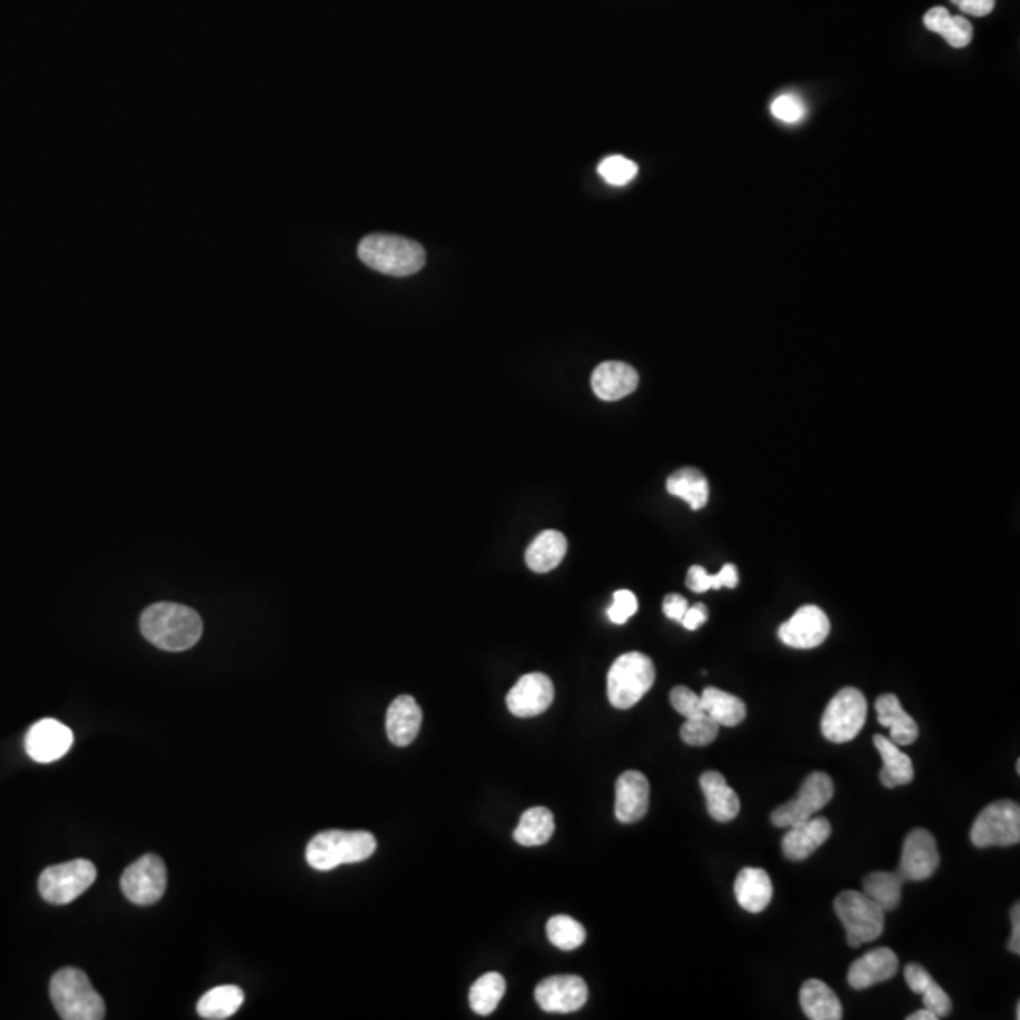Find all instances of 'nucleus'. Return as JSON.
<instances>
[{
  "mask_svg": "<svg viewBox=\"0 0 1020 1020\" xmlns=\"http://www.w3.org/2000/svg\"><path fill=\"white\" fill-rule=\"evenodd\" d=\"M833 908L845 928L849 945L856 949L881 938L884 930V911L864 892L845 890L835 898Z\"/></svg>",
  "mask_w": 1020,
  "mask_h": 1020,
  "instance_id": "6",
  "label": "nucleus"
},
{
  "mask_svg": "<svg viewBox=\"0 0 1020 1020\" xmlns=\"http://www.w3.org/2000/svg\"><path fill=\"white\" fill-rule=\"evenodd\" d=\"M735 900L749 913H762L773 900V883L768 871L745 868L735 879Z\"/></svg>",
  "mask_w": 1020,
  "mask_h": 1020,
  "instance_id": "24",
  "label": "nucleus"
},
{
  "mask_svg": "<svg viewBox=\"0 0 1020 1020\" xmlns=\"http://www.w3.org/2000/svg\"><path fill=\"white\" fill-rule=\"evenodd\" d=\"M707 811L716 822H732L741 811V802L735 790L727 784L719 771H705L700 779Z\"/></svg>",
  "mask_w": 1020,
  "mask_h": 1020,
  "instance_id": "23",
  "label": "nucleus"
},
{
  "mask_svg": "<svg viewBox=\"0 0 1020 1020\" xmlns=\"http://www.w3.org/2000/svg\"><path fill=\"white\" fill-rule=\"evenodd\" d=\"M900 960L895 952L887 947L875 949V951L865 952L864 957L858 958L852 962L846 981L854 990H865L884 983L898 973Z\"/></svg>",
  "mask_w": 1020,
  "mask_h": 1020,
  "instance_id": "18",
  "label": "nucleus"
},
{
  "mask_svg": "<svg viewBox=\"0 0 1020 1020\" xmlns=\"http://www.w3.org/2000/svg\"><path fill=\"white\" fill-rule=\"evenodd\" d=\"M924 26L928 31L938 32L945 38L947 44L957 50L970 46L971 38H973V27L970 21L962 16H951L943 7L932 8L924 16Z\"/></svg>",
  "mask_w": 1020,
  "mask_h": 1020,
  "instance_id": "29",
  "label": "nucleus"
},
{
  "mask_svg": "<svg viewBox=\"0 0 1020 1020\" xmlns=\"http://www.w3.org/2000/svg\"><path fill=\"white\" fill-rule=\"evenodd\" d=\"M873 745L883 757V770L879 773L883 786L895 789V786H903L913 781V762L908 754L900 751V746L895 745L894 741H890L884 735H875Z\"/></svg>",
  "mask_w": 1020,
  "mask_h": 1020,
  "instance_id": "26",
  "label": "nucleus"
},
{
  "mask_svg": "<svg viewBox=\"0 0 1020 1020\" xmlns=\"http://www.w3.org/2000/svg\"><path fill=\"white\" fill-rule=\"evenodd\" d=\"M357 256L369 269L389 276L416 275L426 265V251L418 242L378 232L359 242Z\"/></svg>",
  "mask_w": 1020,
  "mask_h": 1020,
  "instance_id": "2",
  "label": "nucleus"
},
{
  "mask_svg": "<svg viewBox=\"0 0 1020 1020\" xmlns=\"http://www.w3.org/2000/svg\"><path fill=\"white\" fill-rule=\"evenodd\" d=\"M505 989H507V983H505L502 973L489 971L471 987V1009L476 1014H483V1017L494 1013L499 1002H502L503 996H505Z\"/></svg>",
  "mask_w": 1020,
  "mask_h": 1020,
  "instance_id": "34",
  "label": "nucleus"
},
{
  "mask_svg": "<svg viewBox=\"0 0 1020 1020\" xmlns=\"http://www.w3.org/2000/svg\"><path fill=\"white\" fill-rule=\"evenodd\" d=\"M597 172L602 175L603 180L608 184V186H614V188H624L627 184L632 182L633 178L637 176L638 167L633 164L632 159L622 156H611L607 159H603L600 167H597Z\"/></svg>",
  "mask_w": 1020,
  "mask_h": 1020,
  "instance_id": "37",
  "label": "nucleus"
},
{
  "mask_svg": "<svg viewBox=\"0 0 1020 1020\" xmlns=\"http://www.w3.org/2000/svg\"><path fill=\"white\" fill-rule=\"evenodd\" d=\"M800 1006L811 1020L843 1019V1006L838 994L820 979H809L802 984Z\"/></svg>",
  "mask_w": 1020,
  "mask_h": 1020,
  "instance_id": "25",
  "label": "nucleus"
},
{
  "mask_svg": "<svg viewBox=\"0 0 1020 1020\" xmlns=\"http://www.w3.org/2000/svg\"><path fill=\"white\" fill-rule=\"evenodd\" d=\"M939 851L938 843L932 833L924 828H917L909 832L908 838L903 841L902 858L898 865V873L903 877V881H927L938 871Z\"/></svg>",
  "mask_w": 1020,
  "mask_h": 1020,
  "instance_id": "12",
  "label": "nucleus"
},
{
  "mask_svg": "<svg viewBox=\"0 0 1020 1020\" xmlns=\"http://www.w3.org/2000/svg\"><path fill=\"white\" fill-rule=\"evenodd\" d=\"M140 632L161 651L184 652L199 643L202 620L186 605L156 603L140 616Z\"/></svg>",
  "mask_w": 1020,
  "mask_h": 1020,
  "instance_id": "1",
  "label": "nucleus"
},
{
  "mask_svg": "<svg viewBox=\"0 0 1020 1020\" xmlns=\"http://www.w3.org/2000/svg\"><path fill=\"white\" fill-rule=\"evenodd\" d=\"M651 802V783L641 771H624L616 781L614 814L622 824H633L645 816Z\"/></svg>",
  "mask_w": 1020,
  "mask_h": 1020,
  "instance_id": "17",
  "label": "nucleus"
},
{
  "mask_svg": "<svg viewBox=\"0 0 1020 1020\" xmlns=\"http://www.w3.org/2000/svg\"><path fill=\"white\" fill-rule=\"evenodd\" d=\"M422 709L413 695H399L388 707L386 714V733L395 746H408L422 727Z\"/></svg>",
  "mask_w": 1020,
  "mask_h": 1020,
  "instance_id": "21",
  "label": "nucleus"
},
{
  "mask_svg": "<svg viewBox=\"0 0 1020 1020\" xmlns=\"http://www.w3.org/2000/svg\"><path fill=\"white\" fill-rule=\"evenodd\" d=\"M877 719L881 726L889 727L890 741L898 746L913 745L919 739V726L913 716L902 707L898 695L883 694L875 702Z\"/></svg>",
  "mask_w": 1020,
  "mask_h": 1020,
  "instance_id": "22",
  "label": "nucleus"
},
{
  "mask_svg": "<svg viewBox=\"0 0 1020 1020\" xmlns=\"http://www.w3.org/2000/svg\"><path fill=\"white\" fill-rule=\"evenodd\" d=\"M554 702V684L543 673L519 676L507 694V707L518 719H533L545 713Z\"/></svg>",
  "mask_w": 1020,
  "mask_h": 1020,
  "instance_id": "16",
  "label": "nucleus"
},
{
  "mask_svg": "<svg viewBox=\"0 0 1020 1020\" xmlns=\"http://www.w3.org/2000/svg\"><path fill=\"white\" fill-rule=\"evenodd\" d=\"M637 386V370L622 362H605L597 365L592 375V389L602 402H620L632 395Z\"/></svg>",
  "mask_w": 1020,
  "mask_h": 1020,
  "instance_id": "20",
  "label": "nucleus"
},
{
  "mask_svg": "<svg viewBox=\"0 0 1020 1020\" xmlns=\"http://www.w3.org/2000/svg\"><path fill=\"white\" fill-rule=\"evenodd\" d=\"M954 7L960 8L962 12L973 18H984L994 10V0H951Z\"/></svg>",
  "mask_w": 1020,
  "mask_h": 1020,
  "instance_id": "44",
  "label": "nucleus"
},
{
  "mask_svg": "<svg viewBox=\"0 0 1020 1020\" xmlns=\"http://www.w3.org/2000/svg\"><path fill=\"white\" fill-rule=\"evenodd\" d=\"M121 892L135 905H154L167 890V865L156 854L138 858L121 875Z\"/></svg>",
  "mask_w": 1020,
  "mask_h": 1020,
  "instance_id": "11",
  "label": "nucleus"
},
{
  "mask_svg": "<svg viewBox=\"0 0 1020 1020\" xmlns=\"http://www.w3.org/2000/svg\"><path fill=\"white\" fill-rule=\"evenodd\" d=\"M771 113H773L776 119L784 121V123L794 126V123H800V121L805 118L808 107H805V102H803L800 97H795V95H779L775 101L771 102Z\"/></svg>",
  "mask_w": 1020,
  "mask_h": 1020,
  "instance_id": "39",
  "label": "nucleus"
},
{
  "mask_svg": "<svg viewBox=\"0 0 1020 1020\" xmlns=\"http://www.w3.org/2000/svg\"><path fill=\"white\" fill-rule=\"evenodd\" d=\"M637 597L630 590L614 592L613 605L607 608V616L613 624H626L633 614L637 613Z\"/></svg>",
  "mask_w": 1020,
  "mask_h": 1020,
  "instance_id": "41",
  "label": "nucleus"
},
{
  "mask_svg": "<svg viewBox=\"0 0 1020 1020\" xmlns=\"http://www.w3.org/2000/svg\"><path fill=\"white\" fill-rule=\"evenodd\" d=\"M535 1000L546 1013H573L588 1000V987L581 977H548L538 983Z\"/></svg>",
  "mask_w": 1020,
  "mask_h": 1020,
  "instance_id": "14",
  "label": "nucleus"
},
{
  "mask_svg": "<svg viewBox=\"0 0 1020 1020\" xmlns=\"http://www.w3.org/2000/svg\"><path fill=\"white\" fill-rule=\"evenodd\" d=\"M868 719L865 695L858 689L839 690L822 714L820 730L832 743H849L862 732Z\"/></svg>",
  "mask_w": 1020,
  "mask_h": 1020,
  "instance_id": "9",
  "label": "nucleus"
},
{
  "mask_svg": "<svg viewBox=\"0 0 1020 1020\" xmlns=\"http://www.w3.org/2000/svg\"><path fill=\"white\" fill-rule=\"evenodd\" d=\"M546 935L551 943L562 951H575L586 941V930L581 922H576L565 914H556L546 924Z\"/></svg>",
  "mask_w": 1020,
  "mask_h": 1020,
  "instance_id": "36",
  "label": "nucleus"
},
{
  "mask_svg": "<svg viewBox=\"0 0 1020 1020\" xmlns=\"http://www.w3.org/2000/svg\"><path fill=\"white\" fill-rule=\"evenodd\" d=\"M903 977H905V983H908L909 989L917 992V994H922L928 984L933 981L932 976L920 964H909L903 970Z\"/></svg>",
  "mask_w": 1020,
  "mask_h": 1020,
  "instance_id": "43",
  "label": "nucleus"
},
{
  "mask_svg": "<svg viewBox=\"0 0 1020 1020\" xmlns=\"http://www.w3.org/2000/svg\"><path fill=\"white\" fill-rule=\"evenodd\" d=\"M689 607V602L684 600L683 595L670 594L664 600V614L667 618L675 620V622L683 620L684 613Z\"/></svg>",
  "mask_w": 1020,
  "mask_h": 1020,
  "instance_id": "46",
  "label": "nucleus"
},
{
  "mask_svg": "<svg viewBox=\"0 0 1020 1020\" xmlns=\"http://www.w3.org/2000/svg\"><path fill=\"white\" fill-rule=\"evenodd\" d=\"M656 681L652 660L641 652H627L614 662L607 676L608 702L624 711L637 705Z\"/></svg>",
  "mask_w": 1020,
  "mask_h": 1020,
  "instance_id": "5",
  "label": "nucleus"
},
{
  "mask_svg": "<svg viewBox=\"0 0 1020 1020\" xmlns=\"http://www.w3.org/2000/svg\"><path fill=\"white\" fill-rule=\"evenodd\" d=\"M709 620V611L703 603H695L694 607L686 608L681 624H683L686 630L690 632H695L705 624Z\"/></svg>",
  "mask_w": 1020,
  "mask_h": 1020,
  "instance_id": "45",
  "label": "nucleus"
},
{
  "mask_svg": "<svg viewBox=\"0 0 1020 1020\" xmlns=\"http://www.w3.org/2000/svg\"><path fill=\"white\" fill-rule=\"evenodd\" d=\"M97 879L93 862L78 858L65 864L51 865L38 879V890L51 905H67L86 892Z\"/></svg>",
  "mask_w": 1020,
  "mask_h": 1020,
  "instance_id": "7",
  "label": "nucleus"
},
{
  "mask_svg": "<svg viewBox=\"0 0 1020 1020\" xmlns=\"http://www.w3.org/2000/svg\"><path fill=\"white\" fill-rule=\"evenodd\" d=\"M245 1003V992L235 984H224L216 989L208 990L197 1003V1013L202 1019L224 1020L229 1019L237 1013L240 1006Z\"/></svg>",
  "mask_w": 1020,
  "mask_h": 1020,
  "instance_id": "33",
  "label": "nucleus"
},
{
  "mask_svg": "<svg viewBox=\"0 0 1020 1020\" xmlns=\"http://www.w3.org/2000/svg\"><path fill=\"white\" fill-rule=\"evenodd\" d=\"M376 839L373 833L327 830L310 839L307 846V862L318 871H331L338 865L357 864L373 856Z\"/></svg>",
  "mask_w": 1020,
  "mask_h": 1020,
  "instance_id": "4",
  "label": "nucleus"
},
{
  "mask_svg": "<svg viewBox=\"0 0 1020 1020\" xmlns=\"http://www.w3.org/2000/svg\"><path fill=\"white\" fill-rule=\"evenodd\" d=\"M75 735L63 722L44 719L29 730L26 739V751L38 764L57 762L70 751Z\"/></svg>",
  "mask_w": 1020,
  "mask_h": 1020,
  "instance_id": "15",
  "label": "nucleus"
},
{
  "mask_svg": "<svg viewBox=\"0 0 1020 1020\" xmlns=\"http://www.w3.org/2000/svg\"><path fill=\"white\" fill-rule=\"evenodd\" d=\"M667 492L689 503L692 511H702L709 502V483L702 471L683 467L667 478Z\"/></svg>",
  "mask_w": 1020,
  "mask_h": 1020,
  "instance_id": "30",
  "label": "nucleus"
},
{
  "mask_svg": "<svg viewBox=\"0 0 1020 1020\" xmlns=\"http://www.w3.org/2000/svg\"><path fill=\"white\" fill-rule=\"evenodd\" d=\"M1011 924H1013V932H1011V939H1009V951L1013 954H1020V905L1014 903L1011 908Z\"/></svg>",
  "mask_w": 1020,
  "mask_h": 1020,
  "instance_id": "47",
  "label": "nucleus"
},
{
  "mask_svg": "<svg viewBox=\"0 0 1020 1020\" xmlns=\"http://www.w3.org/2000/svg\"><path fill=\"white\" fill-rule=\"evenodd\" d=\"M920 996H922L924 1008H927L928 1011H932V1013L935 1014L938 1019H945V1017H949V1013H951V998H949V994H947L945 990L941 989V987H939L935 981H932V983L928 984L927 989H924V992H922Z\"/></svg>",
  "mask_w": 1020,
  "mask_h": 1020,
  "instance_id": "42",
  "label": "nucleus"
},
{
  "mask_svg": "<svg viewBox=\"0 0 1020 1020\" xmlns=\"http://www.w3.org/2000/svg\"><path fill=\"white\" fill-rule=\"evenodd\" d=\"M702 702L705 714L719 726L735 727L745 720V702L730 692L709 686L702 692Z\"/></svg>",
  "mask_w": 1020,
  "mask_h": 1020,
  "instance_id": "28",
  "label": "nucleus"
},
{
  "mask_svg": "<svg viewBox=\"0 0 1020 1020\" xmlns=\"http://www.w3.org/2000/svg\"><path fill=\"white\" fill-rule=\"evenodd\" d=\"M786 830L789 832L784 833L783 852L792 862L808 860L832 835V824L824 816H813Z\"/></svg>",
  "mask_w": 1020,
  "mask_h": 1020,
  "instance_id": "19",
  "label": "nucleus"
},
{
  "mask_svg": "<svg viewBox=\"0 0 1020 1020\" xmlns=\"http://www.w3.org/2000/svg\"><path fill=\"white\" fill-rule=\"evenodd\" d=\"M908 1020H938V1017L924 1008L920 1009V1011H914L913 1014H909Z\"/></svg>",
  "mask_w": 1020,
  "mask_h": 1020,
  "instance_id": "48",
  "label": "nucleus"
},
{
  "mask_svg": "<svg viewBox=\"0 0 1020 1020\" xmlns=\"http://www.w3.org/2000/svg\"><path fill=\"white\" fill-rule=\"evenodd\" d=\"M556 822L546 808H533L522 814L514 830V841L522 846H541L551 841Z\"/></svg>",
  "mask_w": 1020,
  "mask_h": 1020,
  "instance_id": "31",
  "label": "nucleus"
},
{
  "mask_svg": "<svg viewBox=\"0 0 1020 1020\" xmlns=\"http://www.w3.org/2000/svg\"><path fill=\"white\" fill-rule=\"evenodd\" d=\"M739 584V571L733 564H727L716 573L709 575L702 565H692L686 576V586L695 594H705L709 590L735 588Z\"/></svg>",
  "mask_w": 1020,
  "mask_h": 1020,
  "instance_id": "35",
  "label": "nucleus"
},
{
  "mask_svg": "<svg viewBox=\"0 0 1020 1020\" xmlns=\"http://www.w3.org/2000/svg\"><path fill=\"white\" fill-rule=\"evenodd\" d=\"M833 794L835 789L832 776L826 775L824 771H814L803 781L802 789L790 802L783 803L771 813V822L776 828H790L813 819L820 809L832 802Z\"/></svg>",
  "mask_w": 1020,
  "mask_h": 1020,
  "instance_id": "10",
  "label": "nucleus"
},
{
  "mask_svg": "<svg viewBox=\"0 0 1020 1020\" xmlns=\"http://www.w3.org/2000/svg\"><path fill=\"white\" fill-rule=\"evenodd\" d=\"M903 883L898 871H873L864 879V894L887 913L902 903Z\"/></svg>",
  "mask_w": 1020,
  "mask_h": 1020,
  "instance_id": "32",
  "label": "nucleus"
},
{
  "mask_svg": "<svg viewBox=\"0 0 1020 1020\" xmlns=\"http://www.w3.org/2000/svg\"><path fill=\"white\" fill-rule=\"evenodd\" d=\"M567 554V538L564 533L543 532L535 537L526 552V564L533 573H548L564 562Z\"/></svg>",
  "mask_w": 1020,
  "mask_h": 1020,
  "instance_id": "27",
  "label": "nucleus"
},
{
  "mask_svg": "<svg viewBox=\"0 0 1020 1020\" xmlns=\"http://www.w3.org/2000/svg\"><path fill=\"white\" fill-rule=\"evenodd\" d=\"M830 635V620L816 605L798 608L792 618L779 627V638L784 645L809 651L822 645Z\"/></svg>",
  "mask_w": 1020,
  "mask_h": 1020,
  "instance_id": "13",
  "label": "nucleus"
},
{
  "mask_svg": "<svg viewBox=\"0 0 1020 1020\" xmlns=\"http://www.w3.org/2000/svg\"><path fill=\"white\" fill-rule=\"evenodd\" d=\"M51 1002L65 1020H102L107 1008L82 970L63 968L51 977Z\"/></svg>",
  "mask_w": 1020,
  "mask_h": 1020,
  "instance_id": "3",
  "label": "nucleus"
},
{
  "mask_svg": "<svg viewBox=\"0 0 1020 1020\" xmlns=\"http://www.w3.org/2000/svg\"><path fill=\"white\" fill-rule=\"evenodd\" d=\"M720 726L713 719L700 716V719H689L681 727V739L690 746H707L719 737Z\"/></svg>",
  "mask_w": 1020,
  "mask_h": 1020,
  "instance_id": "38",
  "label": "nucleus"
},
{
  "mask_svg": "<svg viewBox=\"0 0 1020 1020\" xmlns=\"http://www.w3.org/2000/svg\"><path fill=\"white\" fill-rule=\"evenodd\" d=\"M670 700L676 713L683 714L686 720L705 716L702 695L695 694L694 690L686 689V686H676V689L671 690Z\"/></svg>",
  "mask_w": 1020,
  "mask_h": 1020,
  "instance_id": "40",
  "label": "nucleus"
},
{
  "mask_svg": "<svg viewBox=\"0 0 1020 1020\" xmlns=\"http://www.w3.org/2000/svg\"><path fill=\"white\" fill-rule=\"evenodd\" d=\"M970 838L977 849L1017 845L1020 841L1019 803L998 800L987 805L973 822Z\"/></svg>",
  "mask_w": 1020,
  "mask_h": 1020,
  "instance_id": "8",
  "label": "nucleus"
}]
</instances>
